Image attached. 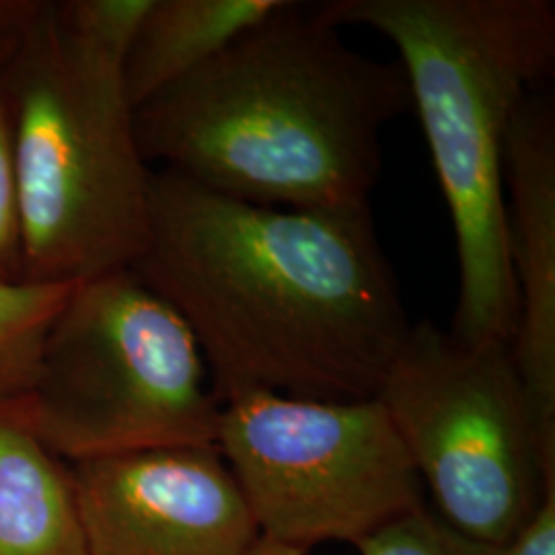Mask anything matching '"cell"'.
I'll list each match as a JSON object with an SVG mask.
<instances>
[{"label": "cell", "mask_w": 555, "mask_h": 555, "mask_svg": "<svg viewBox=\"0 0 555 555\" xmlns=\"http://www.w3.org/2000/svg\"><path fill=\"white\" fill-rule=\"evenodd\" d=\"M412 109L399 60L341 40L288 2L217 59L134 109L146 163L222 196L282 210H362L383 128Z\"/></svg>", "instance_id": "obj_2"}, {"label": "cell", "mask_w": 555, "mask_h": 555, "mask_svg": "<svg viewBox=\"0 0 555 555\" xmlns=\"http://www.w3.org/2000/svg\"><path fill=\"white\" fill-rule=\"evenodd\" d=\"M155 0H60L52 20L60 36L87 59L124 70Z\"/></svg>", "instance_id": "obj_13"}, {"label": "cell", "mask_w": 555, "mask_h": 555, "mask_svg": "<svg viewBox=\"0 0 555 555\" xmlns=\"http://www.w3.org/2000/svg\"><path fill=\"white\" fill-rule=\"evenodd\" d=\"M217 449L261 541L307 554L352 543L424 504V486L377 397L251 391L220 408Z\"/></svg>", "instance_id": "obj_7"}, {"label": "cell", "mask_w": 555, "mask_h": 555, "mask_svg": "<svg viewBox=\"0 0 555 555\" xmlns=\"http://www.w3.org/2000/svg\"><path fill=\"white\" fill-rule=\"evenodd\" d=\"M291 0H155L124 66L134 109L157 98Z\"/></svg>", "instance_id": "obj_10"}, {"label": "cell", "mask_w": 555, "mask_h": 555, "mask_svg": "<svg viewBox=\"0 0 555 555\" xmlns=\"http://www.w3.org/2000/svg\"><path fill=\"white\" fill-rule=\"evenodd\" d=\"M258 555H305L295 550H288V547H276V545H268V543H261Z\"/></svg>", "instance_id": "obj_18"}, {"label": "cell", "mask_w": 555, "mask_h": 555, "mask_svg": "<svg viewBox=\"0 0 555 555\" xmlns=\"http://www.w3.org/2000/svg\"><path fill=\"white\" fill-rule=\"evenodd\" d=\"M0 555H89L70 467L4 410Z\"/></svg>", "instance_id": "obj_11"}, {"label": "cell", "mask_w": 555, "mask_h": 555, "mask_svg": "<svg viewBox=\"0 0 555 555\" xmlns=\"http://www.w3.org/2000/svg\"><path fill=\"white\" fill-rule=\"evenodd\" d=\"M220 401L178 311L121 268L73 286L4 410L62 461L217 447Z\"/></svg>", "instance_id": "obj_5"}, {"label": "cell", "mask_w": 555, "mask_h": 555, "mask_svg": "<svg viewBox=\"0 0 555 555\" xmlns=\"http://www.w3.org/2000/svg\"><path fill=\"white\" fill-rule=\"evenodd\" d=\"M75 284H0V408L29 387L43 337Z\"/></svg>", "instance_id": "obj_12"}, {"label": "cell", "mask_w": 555, "mask_h": 555, "mask_svg": "<svg viewBox=\"0 0 555 555\" xmlns=\"http://www.w3.org/2000/svg\"><path fill=\"white\" fill-rule=\"evenodd\" d=\"M130 268L192 330L220 405L371 399L412 327L371 208H266L159 169Z\"/></svg>", "instance_id": "obj_1"}, {"label": "cell", "mask_w": 555, "mask_h": 555, "mask_svg": "<svg viewBox=\"0 0 555 555\" xmlns=\"http://www.w3.org/2000/svg\"><path fill=\"white\" fill-rule=\"evenodd\" d=\"M437 515L456 531L508 545L545 486L511 344L463 341L412 323L377 391Z\"/></svg>", "instance_id": "obj_6"}, {"label": "cell", "mask_w": 555, "mask_h": 555, "mask_svg": "<svg viewBox=\"0 0 555 555\" xmlns=\"http://www.w3.org/2000/svg\"><path fill=\"white\" fill-rule=\"evenodd\" d=\"M89 555H258L261 535L217 447L70 463Z\"/></svg>", "instance_id": "obj_8"}, {"label": "cell", "mask_w": 555, "mask_h": 555, "mask_svg": "<svg viewBox=\"0 0 555 555\" xmlns=\"http://www.w3.org/2000/svg\"><path fill=\"white\" fill-rule=\"evenodd\" d=\"M46 4L48 0H0V50L17 43Z\"/></svg>", "instance_id": "obj_17"}, {"label": "cell", "mask_w": 555, "mask_h": 555, "mask_svg": "<svg viewBox=\"0 0 555 555\" xmlns=\"http://www.w3.org/2000/svg\"><path fill=\"white\" fill-rule=\"evenodd\" d=\"M23 282V229L13 160L11 116L0 89V284Z\"/></svg>", "instance_id": "obj_15"}, {"label": "cell", "mask_w": 555, "mask_h": 555, "mask_svg": "<svg viewBox=\"0 0 555 555\" xmlns=\"http://www.w3.org/2000/svg\"><path fill=\"white\" fill-rule=\"evenodd\" d=\"M23 229V282L79 284L130 268L151 224L124 70L60 36L52 2L0 68Z\"/></svg>", "instance_id": "obj_4"}, {"label": "cell", "mask_w": 555, "mask_h": 555, "mask_svg": "<svg viewBox=\"0 0 555 555\" xmlns=\"http://www.w3.org/2000/svg\"><path fill=\"white\" fill-rule=\"evenodd\" d=\"M21 38H23V36H21ZM17 43H20V41H17ZM17 43H13V46H9V48H2V50H0V68L7 64V60L11 59V54L15 52Z\"/></svg>", "instance_id": "obj_19"}, {"label": "cell", "mask_w": 555, "mask_h": 555, "mask_svg": "<svg viewBox=\"0 0 555 555\" xmlns=\"http://www.w3.org/2000/svg\"><path fill=\"white\" fill-rule=\"evenodd\" d=\"M332 27H371L397 48L453 220L459 300L451 334L513 344L504 144L520 101L555 62L552 0H327Z\"/></svg>", "instance_id": "obj_3"}, {"label": "cell", "mask_w": 555, "mask_h": 555, "mask_svg": "<svg viewBox=\"0 0 555 555\" xmlns=\"http://www.w3.org/2000/svg\"><path fill=\"white\" fill-rule=\"evenodd\" d=\"M357 550L360 555H506V545L465 535L428 506L391 520Z\"/></svg>", "instance_id": "obj_14"}, {"label": "cell", "mask_w": 555, "mask_h": 555, "mask_svg": "<svg viewBox=\"0 0 555 555\" xmlns=\"http://www.w3.org/2000/svg\"><path fill=\"white\" fill-rule=\"evenodd\" d=\"M506 555H555V492L543 498L533 518L506 545Z\"/></svg>", "instance_id": "obj_16"}, {"label": "cell", "mask_w": 555, "mask_h": 555, "mask_svg": "<svg viewBox=\"0 0 555 555\" xmlns=\"http://www.w3.org/2000/svg\"><path fill=\"white\" fill-rule=\"evenodd\" d=\"M508 258L518 295L511 350L545 486H555V107L520 101L504 144Z\"/></svg>", "instance_id": "obj_9"}]
</instances>
